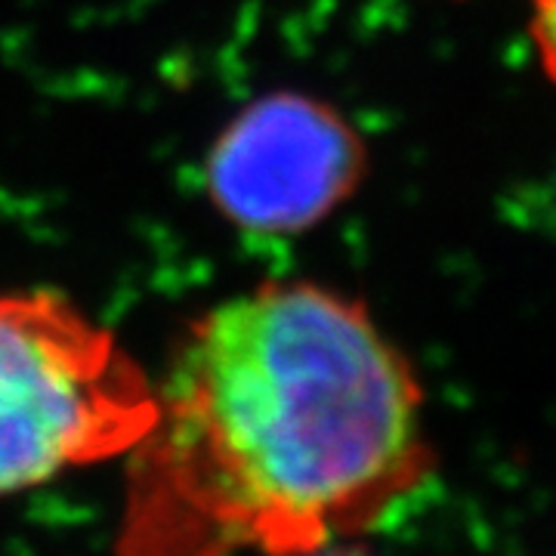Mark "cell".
Returning a JSON list of instances; mask_svg holds the SVG:
<instances>
[{
    "instance_id": "1",
    "label": "cell",
    "mask_w": 556,
    "mask_h": 556,
    "mask_svg": "<svg viewBox=\"0 0 556 556\" xmlns=\"http://www.w3.org/2000/svg\"><path fill=\"white\" fill-rule=\"evenodd\" d=\"M127 455L118 556H313L437 473L424 387L362 300L263 281L182 328Z\"/></svg>"
},
{
    "instance_id": "2",
    "label": "cell",
    "mask_w": 556,
    "mask_h": 556,
    "mask_svg": "<svg viewBox=\"0 0 556 556\" xmlns=\"http://www.w3.org/2000/svg\"><path fill=\"white\" fill-rule=\"evenodd\" d=\"M155 412V378L75 300L0 294V497L127 457Z\"/></svg>"
},
{
    "instance_id": "3",
    "label": "cell",
    "mask_w": 556,
    "mask_h": 556,
    "mask_svg": "<svg viewBox=\"0 0 556 556\" xmlns=\"http://www.w3.org/2000/svg\"><path fill=\"white\" fill-rule=\"evenodd\" d=\"M365 170L368 149L334 105L306 93H269L219 130L204 186L229 223L291 236L353 199Z\"/></svg>"
},
{
    "instance_id": "4",
    "label": "cell",
    "mask_w": 556,
    "mask_h": 556,
    "mask_svg": "<svg viewBox=\"0 0 556 556\" xmlns=\"http://www.w3.org/2000/svg\"><path fill=\"white\" fill-rule=\"evenodd\" d=\"M529 38L544 75L556 84V0H529Z\"/></svg>"
},
{
    "instance_id": "5",
    "label": "cell",
    "mask_w": 556,
    "mask_h": 556,
    "mask_svg": "<svg viewBox=\"0 0 556 556\" xmlns=\"http://www.w3.org/2000/svg\"><path fill=\"white\" fill-rule=\"evenodd\" d=\"M313 556H368V554H362V551H356V547H346V541H343V544H331V547H325V551H318V554Z\"/></svg>"
}]
</instances>
